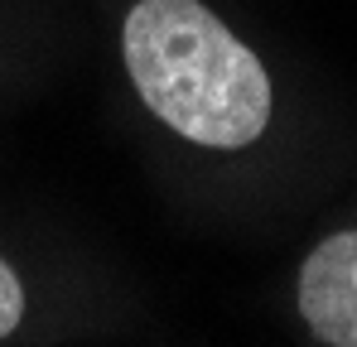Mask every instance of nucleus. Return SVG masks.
Returning <instances> with one entry per match:
<instances>
[{
  "label": "nucleus",
  "instance_id": "nucleus-2",
  "mask_svg": "<svg viewBox=\"0 0 357 347\" xmlns=\"http://www.w3.org/2000/svg\"><path fill=\"white\" fill-rule=\"evenodd\" d=\"M299 314L324 347H357V231H333L309 251Z\"/></svg>",
  "mask_w": 357,
  "mask_h": 347
},
{
  "label": "nucleus",
  "instance_id": "nucleus-1",
  "mask_svg": "<svg viewBox=\"0 0 357 347\" xmlns=\"http://www.w3.org/2000/svg\"><path fill=\"white\" fill-rule=\"evenodd\" d=\"M121 49L135 92L169 130L208 150H241L271 121V77L198 0H140Z\"/></svg>",
  "mask_w": 357,
  "mask_h": 347
},
{
  "label": "nucleus",
  "instance_id": "nucleus-3",
  "mask_svg": "<svg viewBox=\"0 0 357 347\" xmlns=\"http://www.w3.org/2000/svg\"><path fill=\"white\" fill-rule=\"evenodd\" d=\"M20 318H24V289L15 280L10 261H0V338H10L20 328Z\"/></svg>",
  "mask_w": 357,
  "mask_h": 347
}]
</instances>
